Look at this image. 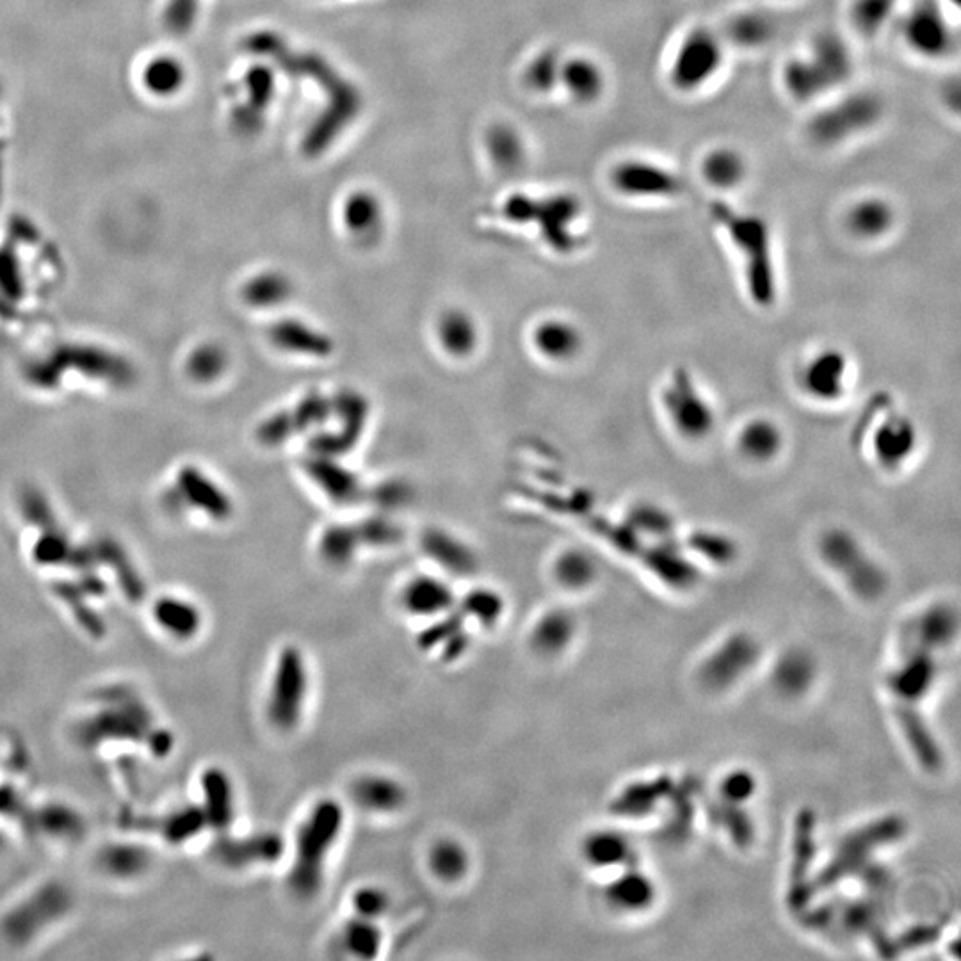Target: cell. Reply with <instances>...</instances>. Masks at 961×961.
<instances>
[{"label":"cell","mask_w":961,"mask_h":961,"mask_svg":"<svg viewBox=\"0 0 961 961\" xmlns=\"http://www.w3.org/2000/svg\"><path fill=\"white\" fill-rule=\"evenodd\" d=\"M713 215L741 257L750 298L755 305L769 307L776 296V273L773 237L766 221L723 201L714 204Z\"/></svg>","instance_id":"6da1fadb"},{"label":"cell","mask_w":961,"mask_h":961,"mask_svg":"<svg viewBox=\"0 0 961 961\" xmlns=\"http://www.w3.org/2000/svg\"><path fill=\"white\" fill-rule=\"evenodd\" d=\"M344 828V809L330 798L318 801L303 820L294 845L293 867L288 871V887L294 896L312 899L322 887L328 857L337 845Z\"/></svg>","instance_id":"7a4b0ae2"},{"label":"cell","mask_w":961,"mask_h":961,"mask_svg":"<svg viewBox=\"0 0 961 961\" xmlns=\"http://www.w3.org/2000/svg\"><path fill=\"white\" fill-rule=\"evenodd\" d=\"M660 396L664 419L683 442L700 444L716 430V406L688 369L675 367L661 386Z\"/></svg>","instance_id":"3957f363"},{"label":"cell","mask_w":961,"mask_h":961,"mask_svg":"<svg viewBox=\"0 0 961 961\" xmlns=\"http://www.w3.org/2000/svg\"><path fill=\"white\" fill-rule=\"evenodd\" d=\"M862 445L882 472H903L921 447L917 422L894 406L879 408L871 419L862 420Z\"/></svg>","instance_id":"277c9868"},{"label":"cell","mask_w":961,"mask_h":961,"mask_svg":"<svg viewBox=\"0 0 961 961\" xmlns=\"http://www.w3.org/2000/svg\"><path fill=\"white\" fill-rule=\"evenodd\" d=\"M727 39L707 27L688 30L675 45L668 81L679 94H698L722 74Z\"/></svg>","instance_id":"5b68a950"},{"label":"cell","mask_w":961,"mask_h":961,"mask_svg":"<svg viewBox=\"0 0 961 961\" xmlns=\"http://www.w3.org/2000/svg\"><path fill=\"white\" fill-rule=\"evenodd\" d=\"M820 554L823 562L842 576L849 588L860 596L878 595L884 591L887 579L884 570L868 556L859 537L846 529L835 528L820 538Z\"/></svg>","instance_id":"8992f818"},{"label":"cell","mask_w":961,"mask_h":961,"mask_svg":"<svg viewBox=\"0 0 961 961\" xmlns=\"http://www.w3.org/2000/svg\"><path fill=\"white\" fill-rule=\"evenodd\" d=\"M794 380L801 394L814 405H839L848 397L851 383L848 353L834 346L815 349L801 360Z\"/></svg>","instance_id":"52a82bcc"},{"label":"cell","mask_w":961,"mask_h":961,"mask_svg":"<svg viewBox=\"0 0 961 961\" xmlns=\"http://www.w3.org/2000/svg\"><path fill=\"white\" fill-rule=\"evenodd\" d=\"M307 663L298 646H287L280 654L269 693V719L279 730H294L303 717L307 702Z\"/></svg>","instance_id":"ba28073f"},{"label":"cell","mask_w":961,"mask_h":961,"mask_svg":"<svg viewBox=\"0 0 961 961\" xmlns=\"http://www.w3.org/2000/svg\"><path fill=\"white\" fill-rule=\"evenodd\" d=\"M884 106L876 95L857 94L842 98L812 120L811 134L826 147L846 143L876 127Z\"/></svg>","instance_id":"9c48e42d"},{"label":"cell","mask_w":961,"mask_h":961,"mask_svg":"<svg viewBox=\"0 0 961 961\" xmlns=\"http://www.w3.org/2000/svg\"><path fill=\"white\" fill-rule=\"evenodd\" d=\"M611 181L621 196L636 201L677 200L683 193L682 176L677 171L641 157L620 162Z\"/></svg>","instance_id":"30bf717a"},{"label":"cell","mask_w":961,"mask_h":961,"mask_svg":"<svg viewBox=\"0 0 961 961\" xmlns=\"http://www.w3.org/2000/svg\"><path fill=\"white\" fill-rule=\"evenodd\" d=\"M332 419L337 420V430L324 431L313 436V454L341 458L360 442L369 419V403L366 396L353 389L338 391L332 397Z\"/></svg>","instance_id":"8fae6325"},{"label":"cell","mask_w":961,"mask_h":961,"mask_svg":"<svg viewBox=\"0 0 961 961\" xmlns=\"http://www.w3.org/2000/svg\"><path fill=\"white\" fill-rule=\"evenodd\" d=\"M901 38L913 54L944 58L951 50V22L937 2H917L898 16Z\"/></svg>","instance_id":"7c38bea8"},{"label":"cell","mask_w":961,"mask_h":961,"mask_svg":"<svg viewBox=\"0 0 961 961\" xmlns=\"http://www.w3.org/2000/svg\"><path fill=\"white\" fill-rule=\"evenodd\" d=\"M269 338L280 352L301 358L332 357L335 352L333 338L321 328L301 318H282L269 330Z\"/></svg>","instance_id":"4fadbf2b"},{"label":"cell","mask_w":961,"mask_h":961,"mask_svg":"<svg viewBox=\"0 0 961 961\" xmlns=\"http://www.w3.org/2000/svg\"><path fill=\"white\" fill-rule=\"evenodd\" d=\"M531 338L538 355L554 364L576 360L584 347V337L579 327L563 318H549L538 322Z\"/></svg>","instance_id":"5bb4252c"},{"label":"cell","mask_w":961,"mask_h":961,"mask_svg":"<svg viewBox=\"0 0 961 961\" xmlns=\"http://www.w3.org/2000/svg\"><path fill=\"white\" fill-rule=\"evenodd\" d=\"M786 445L780 424L767 417L750 419L741 426L736 436L737 453L752 465L773 464Z\"/></svg>","instance_id":"9a60e30c"},{"label":"cell","mask_w":961,"mask_h":961,"mask_svg":"<svg viewBox=\"0 0 961 961\" xmlns=\"http://www.w3.org/2000/svg\"><path fill=\"white\" fill-rule=\"evenodd\" d=\"M848 234L862 243H876L887 237L896 225V210L879 196H867L848 207L845 218Z\"/></svg>","instance_id":"2e32d148"},{"label":"cell","mask_w":961,"mask_h":961,"mask_svg":"<svg viewBox=\"0 0 961 961\" xmlns=\"http://www.w3.org/2000/svg\"><path fill=\"white\" fill-rule=\"evenodd\" d=\"M401 604L419 618H439L456 607V595L439 577L417 576L401 591Z\"/></svg>","instance_id":"e0dca14e"},{"label":"cell","mask_w":961,"mask_h":961,"mask_svg":"<svg viewBox=\"0 0 961 961\" xmlns=\"http://www.w3.org/2000/svg\"><path fill=\"white\" fill-rule=\"evenodd\" d=\"M305 464H307L305 470L310 479L318 484V489L327 497L332 498L333 503L347 504L360 497V479L357 478V473L338 464V458L312 453V458H308Z\"/></svg>","instance_id":"ac0fdd59"},{"label":"cell","mask_w":961,"mask_h":961,"mask_svg":"<svg viewBox=\"0 0 961 961\" xmlns=\"http://www.w3.org/2000/svg\"><path fill=\"white\" fill-rule=\"evenodd\" d=\"M422 551L453 576H472L478 570V557L472 549L444 529H428L422 537Z\"/></svg>","instance_id":"d6986e66"},{"label":"cell","mask_w":961,"mask_h":961,"mask_svg":"<svg viewBox=\"0 0 961 961\" xmlns=\"http://www.w3.org/2000/svg\"><path fill=\"white\" fill-rule=\"evenodd\" d=\"M436 338L445 355L453 358H469L479 344V328L476 319L467 310L449 308L440 313L436 321Z\"/></svg>","instance_id":"ffe728a7"},{"label":"cell","mask_w":961,"mask_h":961,"mask_svg":"<svg viewBox=\"0 0 961 961\" xmlns=\"http://www.w3.org/2000/svg\"><path fill=\"white\" fill-rule=\"evenodd\" d=\"M353 800L372 814H394L406 803L405 787L391 776L366 775L353 784Z\"/></svg>","instance_id":"44dd1931"},{"label":"cell","mask_w":961,"mask_h":961,"mask_svg":"<svg viewBox=\"0 0 961 961\" xmlns=\"http://www.w3.org/2000/svg\"><path fill=\"white\" fill-rule=\"evenodd\" d=\"M703 181L719 190L737 189L747 181L748 164L741 151L734 148H716L703 157Z\"/></svg>","instance_id":"7402d4cb"},{"label":"cell","mask_w":961,"mask_h":961,"mask_svg":"<svg viewBox=\"0 0 961 961\" xmlns=\"http://www.w3.org/2000/svg\"><path fill=\"white\" fill-rule=\"evenodd\" d=\"M223 857L230 864H273L285 853V842L279 834H260L243 840H232L223 846Z\"/></svg>","instance_id":"603a6c76"},{"label":"cell","mask_w":961,"mask_h":961,"mask_svg":"<svg viewBox=\"0 0 961 961\" xmlns=\"http://www.w3.org/2000/svg\"><path fill=\"white\" fill-rule=\"evenodd\" d=\"M361 542L357 526L333 523L319 537V556L327 565L342 568L355 559L360 551Z\"/></svg>","instance_id":"cb8c5ba5"},{"label":"cell","mask_w":961,"mask_h":961,"mask_svg":"<svg viewBox=\"0 0 961 961\" xmlns=\"http://www.w3.org/2000/svg\"><path fill=\"white\" fill-rule=\"evenodd\" d=\"M428 864L434 878L444 884H456L469 873L470 857L458 840L440 839L430 849Z\"/></svg>","instance_id":"d4e9b609"},{"label":"cell","mask_w":961,"mask_h":961,"mask_svg":"<svg viewBox=\"0 0 961 961\" xmlns=\"http://www.w3.org/2000/svg\"><path fill=\"white\" fill-rule=\"evenodd\" d=\"M574 629V618L566 611H551L532 629V649L542 655L559 654L570 643Z\"/></svg>","instance_id":"484cf974"},{"label":"cell","mask_w":961,"mask_h":961,"mask_svg":"<svg viewBox=\"0 0 961 961\" xmlns=\"http://www.w3.org/2000/svg\"><path fill=\"white\" fill-rule=\"evenodd\" d=\"M899 0H853L849 19L860 35L874 38L898 20Z\"/></svg>","instance_id":"4316f807"},{"label":"cell","mask_w":961,"mask_h":961,"mask_svg":"<svg viewBox=\"0 0 961 961\" xmlns=\"http://www.w3.org/2000/svg\"><path fill=\"white\" fill-rule=\"evenodd\" d=\"M294 296L293 280L280 271H266L248 282L245 298L255 308L282 307Z\"/></svg>","instance_id":"83f0119b"},{"label":"cell","mask_w":961,"mask_h":961,"mask_svg":"<svg viewBox=\"0 0 961 961\" xmlns=\"http://www.w3.org/2000/svg\"><path fill=\"white\" fill-rule=\"evenodd\" d=\"M625 520L638 537L643 534V537L660 538L663 543L674 542L677 532L675 518L657 504H636Z\"/></svg>","instance_id":"f1b7e54d"},{"label":"cell","mask_w":961,"mask_h":961,"mask_svg":"<svg viewBox=\"0 0 961 961\" xmlns=\"http://www.w3.org/2000/svg\"><path fill=\"white\" fill-rule=\"evenodd\" d=\"M773 36H775V24L772 19H767L764 13L747 11L728 24L727 36L723 38L730 39L741 49H756L769 44Z\"/></svg>","instance_id":"f546056e"},{"label":"cell","mask_w":961,"mask_h":961,"mask_svg":"<svg viewBox=\"0 0 961 961\" xmlns=\"http://www.w3.org/2000/svg\"><path fill=\"white\" fill-rule=\"evenodd\" d=\"M342 942L352 957L358 960H374L380 954L383 935L378 921L355 915L342 929Z\"/></svg>","instance_id":"4dcf8cb0"},{"label":"cell","mask_w":961,"mask_h":961,"mask_svg":"<svg viewBox=\"0 0 961 961\" xmlns=\"http://www.w3.org/2000/svg\"><path fill=\"white\" fill-rule=\"evenodd\" d=\"M554 577L566 590H582L595 581L596 565L588 552L570 549L554 563Z\"/></svg>","instance_id":"1f68e13d"},{"label":"cell","mask_w":961,"mask_h":961,"mask_svg":"<svg viewBox=\"0 0 961 961\" xmlns=\"http://www.w3.org/2000/svg\"><path fill=\"white\" fill-rule=\"evenodd\" d=\"M458 609L464 613L465 618L478 621L484 629H492L503 618L504 605L503 596L497 591L490 588H478L464 596V601L458 605Z\"/></svg>","instance_id":"d6a6232c"},{"label":"cell","mask_w":961,"mask_h":961,"mask_svg":"<svg viewBox=\"0 0 961 961\" xmlns=\"http://www.w3.org/2000/svg\"><path fill=\"white\" fill-rule=\"evenodd\" d=\"M296 434L321 428L332 419V397H327L319 391H310L301 399L288 408Z\"/></svg>","instance_id":"836d02e7"},{"label":"cell","mask_w":961,"mask_h":961,"mask_svg":"<svg viewBox=\"0 0 961 961\" xmlns=\"http://www.w3.org/2000/svg\"><path fill=\"white\" fill-rule=\"evenodd\" d=\"M465 621H467V618H465L464 613L458 607H453L449 613L439 616V620H434L433 624L428 625L420 632L419 638H417L419 649H439L445 641L449 640L451 636L456 634L459 630H464Z\"/></svg>","instance_id":"e575fe53"},{"label":"cell","mask_w":961,"mask_h":961,"mask_svg":"<svg viewBox=\"0 0 961 961\" xmlns=\"http://www.w3.org/2000/svg\"><path fill=\"white\" fill-rule=\"evenodd\" d=\"M566 83L570 86L571 91L582 100H591L596 95H601L604 88V78H602L601 70L595 64L588 61H576L570 63L566 69Z\"/></svg>","instance_id":"d590c367"},{"label":"cell","mask_w":961,"mask_h":961,"mask_svg":"<svg viewBox=\"0 0 961 961\" xmlns=\"http://www.w3.org/2000/svg\"><path fill=\"white\" fill-rule=\"evenodd\" d=\"M584 854L593 865L605 867V865L618 864L625 857L624 840L613 834L593 835L586 840Z\"/></svg>","instance_id":"8d00e7d4"},{"label":"cell","mask_w":961,"mask_h":961,"mask_svg":"<svg viewBox=\"0 0 961 961\" xmlns=\"http://www.w3.org/2000/svg\"><path fill=\"white\" fill-rule=\"evenodd\" d=\"M352 903L355 915L378 921V919L383 917L389 912L391 898H389V894L383 888L366 885V887L358 888L357 892L353 894Z\"/></svg>","instance_id":"74e56055"},{"label":"cell","mask_w":961,"mask_h":961,"mask_svg":"<svg viewBox=\"0 0 961 961\" xmlns=\"http://www.w3.org/2000/svg\"><path fill=\"white\" fill-rule=\"evenodd\" d=\"M361 545L366 547H391L399 542L401 531L396 523L386 518H367L357 526Z\"/></svg>","instance_id":"f35d334b"},{"label":"cell","mask_w":961,"mask_h":961,"mask_svg":"<svg viewBox=\"0 0 961 961\" xmlns=\"http://www.w3.org/2000/svg\"><path fill=\"white\" fill-rule=\"evenodd\" d=\"M207 789H209L212 820L220 826L229 825L232 821V792H230L225 775H221V773L210 775Z\"/></svg>","instance_id":"ab89813d"},{"label":"cell","mask_w":961,"mask_h":961,"mask_svg":"<svg viewBox=\"0 0 961 961\" xmlns=\"http://www.w3.org/2000/svg\"><path fill=\"white\" fill-rule=\"evenodd\" d=\"M346 223L353 232H358V234L364 232L366 234L372 226L377 225V209L371 204H367L366 200L360 201V204H352V207L346 212Z\"/></svg>","instance_id":"60d3db41"},{"label":"cell","mask_w":961,"mask_h":961,"mask_svg":"<svg viewBox=\"0 0 961 961\" xmlns=\"http://www.w3.org/2000/svg\"><path fill=\"white\" fill-rule=\"evenodd\" d=\"M469 649L470 638L464 629L456 632V634L451 636L449 640L445 641L440 650H442V660H444L445 663H453V661H458L459 657H464Z\"/></svg>","instance_id":"b9f144b4"}]
</instances>
